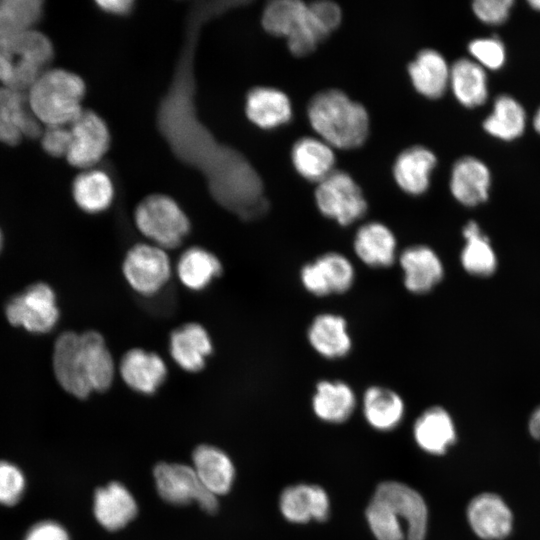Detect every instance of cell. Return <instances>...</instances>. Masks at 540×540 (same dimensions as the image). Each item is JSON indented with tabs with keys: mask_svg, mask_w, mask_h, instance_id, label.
<instances>
[{
	"mask_svg": "<svg viewBox=\"0 0 540 540\" xmlns=\"http://www.w3.org/2000/svg\"><path fill=\"white\" fill-rule=\"evenodd\" d=\"M291 158L297 172L309 181L319 183L334 171V152L323 140L313 137L299 139L292 147Z\"/></svg>",
	"mask_w": 540,
	"mask_h": 540,
	"instance_id": "obj_34",
	"label": "cell"
},
{
	"mask_svg": "<svg viewBox=\"0 0 540 540\" xmlns=\"http://www.w3.org/2000/svg\"><path fill=\"white\" fill-rule=\"evenodd\" d=\"M40 0L0 1V40L32 30L42 15Z\"/></svg>",
	"mask_w": 540,
	"mask_h": 540,
	"instance_id": "obj_38",
	"label": "cell"
},
{
	"mask_svg": "<svg viewBox=\"0 0 540 540\" xmlns=\"http://www.w3.org/2000/svg\"><path fill=\"white\" fill-rule=\"evenodd\" d=\"M468 519L475 533L483 539L495 540L507 536L512 527V515L500 497L481 494L468 506Z\"/></svg>",
	"mask_w": 540,
	"mask_h": 540,
	"instance_id": "obj_20",
	"label": "cell"
},
{
	"mask_svg": "<svg viewBox=\"0 0 540 540\" xmlns=\"http://www.w3.org/2000/svg\"><path fill=\"white\" fill-rule=\"evenodd\" d=\"M310 12L330 35L341 22V9L331 1H317L308 5Z\"/></svg>",
	"mask_w": 540,
	"mask_h": 540,
	"instance_id": "obj_44",
	"label": "cell"
},
{
	"mask_svg": "<svg viewBox=\"0 0 540 540\" xmlns=\"http://www.w3.org/2000/svg\"><path fill=\"white\" fill-rule=\"evenodd\" d=\"M534 127L535 130L540 133V109L537 111L535 117H534Z\"/></svg>",
	"mask_w": 540,
	"mask_h": 540,
	"instance_id": "obj_48",
	"label": "cell"
},
{
	"mask_svg": "<svg viewBox=\"0 0 540 540\" xmlns=\"http://www.w3.org/2000/svg\"><path fill=\"white\" fill-rule=\"evenodd\" d=\"M72 194L81 210L89 214H98L112 204L114 186L106 172L91 168L84 170L75 178Z\"/></svg>",
	"mask_w": 540,
	"mask_h": 540,
	"instance_id": "obj_33",
	"label": "cell"
},
{
	"mask_svg": "<svg viewBox=\"0 0 540 540\" xmlns=\"http://www.w3.org/2000/svg\"><path fill=\"white\" fill-rule=\"evenodd\" d=\"M279 508L283 517L292 523L323 522L330 514V500L321 486L301 483L283 489Z\"/></svg>",
	"mask_w": 540,
	"mask_h": 540,
	"instance_id": "obj_17",
	"label": "cell"
},
{
	"mask_svg": "<svg viewBox=\"0 0 540 540\" xmlns=\"http://www.w3.org/2000/svg\"><path fill=\"white\" fill-rule=\"evenodd\" d=\"M307 114L313 129L332 147L354 149L368 136L366 109L340 90L328 89L314 95Z\"/></svg>",
	"mask_w": 540,
	"mask_h": 540,
	"instance_id": "obj_3",
	"label": "cell"
},
{
	"mask_svg": "<svg viewBox=\"0 0 540 540\" xmlns=\"http://www.w3.org/2000/svg\"><path fill=\"white\" fill-rule=\"evenodd\" d=\"M528 3L532 8L540 11V0H530Z\"/></svg>",
	"mask_w": 540,
	"mask_h": 540,
	"instance_id": "obj_49",
	"label": "cell"
},
{
	"mask_svg": "<svg viewBox=\"0 0 540 540\" xmlns=\"http://www.w3.org/2000/svg\"><path fill=\"white\" fill-rule=\"evenodd\" d=\"M353 249L367 266L385 268L391 266L396 259L397 240L383 223L368 222L357 230Z\"/></svg>",
	"mask_w": 540,
	"mask_h": 540,
	"instance_id": "obj_22",
	"label": "cell"
},
{
	"mask_svg": "<svg viewBox=\"0 0 540 540\" xmlns=\"http://www.w3.org/2000/svg\"><path fill=\"white\" fill-rule=\"evenodd\" d=\"M355 406L354 391L347 383L339 380H322L316 385L312 409L322 421L343 423L350 418Z\"/></svg>",
	"mask_w": 540,
	"mask_h": 540,
	"instance_id": "obj_29",
	"label": "cell"
},
{
	"mask_svg": "<svg viewBox=\"0 0 540 540\" xmlns=\"http://www.w3.org/2000/svg\"><path fill=\"white\" fill-rule=\"evenodd\" d=\"M315 200L319 211L347 226L364 216L367 202L360 187L346 172L334 170L318 183Z\"/></svg>",
	"mask_w": 540,
	"mask_h": 540,
	"instance_id": "obj_8",
	"label": "cell"
},
{
	"mask_svg": "<svg viewBox=\"0 0 540 540\" xmlns=\"http://www.w3.org/2000/svg\"><path fill=\"white\" fill-rule=\"evenodd\" d=\"M134 222L147 242L165 250L180 246L190 232V221L180 205L165 194H151L134 211Z\"/></svg>",
	"mask_w": 540,
	"mask_h": 540,
	"instance_id": "obj_6",
	"label": "cell"
},
{
	"mask_svg": "<svg viewBox=\"0 0 540 540\" xmlns=\"http://www.w3.org/2000/svg\"><path fill=\"white\" fill-rule=\"evenodd\" d=\"M24 540H70L67 531L54 521H41L33 525Z\"/></svg>",
	"mask_w": 540,
	"mask_h": 540,
	"instance_id": "obj_45",
	"label": "cell"
},
{
	"mask_svg": "<svg viewBox=\"0 0 540 540\" xmlns=\"http://www.w3.org/2000/svg\"><path fill=\"white\" fill-rule=\"evenodd\" d=\"M365 517L377 540H424L428 509L421 494L399 481H383L369 501Z\"/></svg>",
	"mask_w": 540,
	"mask_h": 540,
	"instance_id": "obj_2",
	"label": "cell"
},
{
	"mask_svg": "<svg viewBox=\"0 0 540 540\" xmlns=\"http://www.w3.org/2000/svg\"><path fill=\"white\" fill-rule=\"evenodd\" d=\"M8 321L30 332L45 333L53 329L59 319V310L52 288L36 283L12 298L6 306Z\"/></svg>",
	"mask_w": 540,
	"mask_h": 540,
	"instance_id": "obj_10",
	"label": "cell"
},
{
	"mask_svg": "<svg viewBox=\"0 0 540 540\" xmlns=\"http://www.w3.org/2000/svg\"><path fill=\"white\" fill-rule=\"evenodd\" d=\"M192 459L193 469L210 492L218 496L230 490L235 469L230 458L222 450L201 445L194 450Z\"/></svg>",
	"mask_w": 540,
	"mask_h": 540,
	"instance_id": "obj_31",
	"label": "cell"
},
{
	"mask_svg": "<svg viewBox=\"0 0 540 540\" xmlns=\"http://www.w3.org/2000/svg\"><path fill=\"white\" fill-rule=\"evenodd\" d=\"M219 258L206 248L192 246L179 256L175 273L180 283L191 291L206 289L222 273Z\"/></svg>",
	"mask_w": 540,
	"mask_h": 540,
	"instance_id": "obj_27",
	"label": "cell"
},
{
	"mask_svg": "<svg viewBox=\"0 0 540 540\" xmlns=\"http://www.w3.org/2000/svg\"><path fill=\"white\" fill-rule=\"evenodd\" d=\"M41 137V144L45 152L54 157H66L71 144L69 126L46 127Z\"/></svg>",
	"mask_w": 540,
	"mask_h": 540,
	"instance_id": "obj_42",
	"label": "cell"
},
{
	"mask_svg": "<svg viewBox=\"0 0 540 540\" xmlns=\"http://www.w3.org/2000/svg\"><path fill=\"white\" fill-rule=\"evenodd\" d=\"M69 128L71 144L66 155L68 163L83 170L93 168L110 146L107 124L94 111L84 109Z\"/></svg>",
	"mask_w": 540,
	"mask_h": 540,
	"instance_id": "obj_11",
	"label": "cell"
},
{
	"mask_svg": "<svg viewBox=\"0 0 540 540\" xmlns=\"http://www.w3.org/2000/svg\"><path fill=\"white\" fill-rule=\"evenodd\" d=\"M303 287L315 296L341 294L355 279L351 261L338 252H328L304 265L300 272Z\"/></svg>",
	"mask_w": 540,
	"mask_h": 540,
	"instance_id": "obj_12",
	"label": "cell"
},
{
	"mask_svg": "<svg viewBox=\"0 0 540 540\" xmlns=\"http://www.w3.org/2000/svg\"><path fill=\"white\" fill-rule=\"evenodd\" d=\"M53 370L60 386L74 397L84 399L92 393L84 373L80 333L65 331L58 336L53 349Z\"/></svg>",
	"mask_w": 540,
	"mask_h": 540,
	"instance_id": "obj_13",
	"label": "cell"
},
{
	"mask_svg": "<svg viewBox=\"0 0 540 540\" xmlns=\"http://www.w3.org/2000/svg\"><path fill=\"white\" fill-rule=\"evenodd\" d=\"M86 380L92 392L108 390L116 375L114 358L104 337L95 330L80 333Z\"/></svg>",
	"mask_w": 540,
	"mask_h": 540,
	"instance_id": "obj_19",
	"label": "cell"
},
{
	"mask_svg": "<svg viewBox=\"0 0 540 540\" xmlns=\"http://www.w3.org/2000/svg\"><path fill=\"white\" fill-rule=\"evenodd\" d=\"M118 373L130 389L150 395L165 382L168 370L159 354L143 348H132L121 357Z\"/></svg>",
	"mask_w": 540,
	"mask_h": 540,
	"instance_id": "obj_14",
	"label": "cell"
},
{
	"mask_svg": "<svg viewBox=\"0 0 540 540\" xmlns=\"http://www.w3.org/2000/svg\"><path fill=\"white\" fill-rule=\"evenodd\" d=\"M363 413L372 428L387 432L401 423L405 405L397 392L382 386H371L363 396Z\"/></svg>",
	"mask_w": 540,
	"mask_h": 540,
	"instance_id": "obj_32",
	"label": "cell"
},
{
	"mask_svg": "<svg viewBox=\"0 0 540 540\" xmlns=\"http://www.w3.org/2000/svg\"><path fill=\"white\" fill-rule=\"evenodd\" d=\"M83 79L64 69H48L28 90L27 100L37 120L49 126H69L83 112Z\"/></svg>",
	"mask_w": 540,
	"mask_h": 540,
	"instance_id": "obj_4",
	"label": "cell"
},
{
	"mask_svg": "<svg viewBox=\"0 0 540 540\" xmlns=\"http://www.w3.org/2000/svg\"><path fill=\"white\" fill-rule=\"evenodd\" d=\"M413 436L422 450L433 455L444 454L456 439L453 421L441 407H431L419 415Z\"/></svg>",
	"mask_w": 540,
	"mask_h": 540,
	"instance_id": "obj_30",
	"label": "cell"
},
{
	"mask_svg": "<svg viewBox=\"0 0 540 540\" xmlns=\"http://www.w3.org/2000/svg\"><path fill=\"white\" fill-rule=\"evenodd\" d=\"M0 247H1V233H0Z\"/></svg>",
	"mask_w": 540,
	"mask_h": 540,
	"instance_id": "obj_50",
	"label": "cell"
},
{
	"mask_svg": "<svg viewBox=\"0 0 540 540\" xmlns=\"http://www.w3.org/2000/svg\"><path fill=\"white\" fill-rule=\"evenodd\" d=\"M525 122V110L520 103L509 95H501L495 100L493 112L484 120L483 127L490 135L509 141L523 133Z\"/></svg>",
	"mask_w": 540,
	"mask_h": 540,
	"instance_id": "obj_36",
	"label": "cell"
},
{
	"mask_svg": "<svg viewBox=\"0 0 540 540\" xmlns=\"http://www.w3.org/2000/svg\"><path fill=\"white\" fill-rule=\"evenodd\" d=\"M468 50L480 66L491 70L501 68L505 62V47L497 38L475 39L470 42Z\"/></svg>",
	"mask_w": 540,
	"mask_h": 540,
	"instance_id": "obj_41",
	"label": "cell"
},
{
	"mask_svg": "<svg viewBox=\"0 0 540 540\" xmlns=\"http://www.w3.org/2000/svg\"><path fill=\"white\" fill-rule=\"evenodd\" d=\"M172 271L167 250L149 242L131 246L122 262L124 279L143 297L159 294L169 283Z\"/></svg>",
	"mask_w": 540,
	"mask_h": 540,
	"instance_id": "obj_7",
	"label": "cell"
},
{
	"mask_svg": "<svg viewBox=\"0 0 540 540\" xmlns=\"http://www.w3.org/2000/svg\"><path fill=\"white\" fill-rule=\"evenodd\" d=\"M307 4L299 0H276L268 3L262 14V26L274 36L288 38L304 22Z\"/></svg>",
	"mask_w": 540,
	"mask_h": 540,
	"instance_id": "obj_37",
	"label": "cell"
},
{
	"mask_svg": "<svg viewBox=\"0 0 540 540\" xmlns=\"http://www.w3.org/2000/svg\"><path fill=\"white\" fill-rule=\"evenodd\" d=\"M307 338L312 348L327 359L342 358L352 347L346 320L337 314L317 315L308 328Z\"/></svg>",
	"mask_w": 540,
	"mask_h": 540,
	"instance_id": "obj_24",
	"label": "cell"
},
{
	"mask_svg": "<svg viewBox=\"0 0 540 540\" xmlns=\"http://www.w3.org/2000/svg\"><path fill=\"white\" fill-rule=\"evenodd\" d=\"M94 514L97 521L108 530L126 526L137 514V504L125 486L112 482L96 490Z\"/></svg>",
	"mask_w": 540,
	"mask_h": 540,
	"instance_id": "obj_26",
	"label": "cell"
},
{
	"mask_svg": "<svg viewBox=\"0 0 540 540\" xmlns=\"http://www.w3.org/2000/svg\"><path fill=\"white\" fill-rule=\"evenodd\" d=\"M25 486V477L17 466L0 461V504L15 505L23 496Z\"/></svg>",
	"mask_w": 540,
	"mask_h": 540,
	"instance_id": "obj_40",
	"label": "cell"
},
{
	"mask_svg": "<svg viewBox=\"0 0 540 540\" xmlns=\"http://www.w3.org/2000/svg\"><path fill=\"white\" fill-rule=\"evenodd\" d=\"M169 354L176 365L189 373L201 371L213 352V342L206 328L196 322L175 328L168 342Z\"/></svg>",
	"mask_w": 540,
	"mask_h": 540,
	"instance_id": "obj_16",
	"label": "cell"
},
{
	"mask_svg": "<svg viewBox=\"0 0 540 540\" xmlns=\"http://www.w3.org/2000/svg\"><path fill=\"white\" fill-rule=\"evenodd\" d=\"M513 4V0H476L472 8L482 22L501 24L508 18Z\"/></svg>",
	"mask_w": 540,
	"mask_h": 540,
	"instance_id": "obj_43",
	"label": "cell"
},
{
	"mask_svg": "<svg viewBox=\"0 0 540 540\" xmlns=\"http://www.w3.org/2000/svg\"><path fill=\"white\" fill-rule=\"evenodd\" d=\"M491 177L488 167L474 157H463L453 166L450 189L465 206L478 205L488 198Z\"/></svg>",
	"mask_w": 540,
	"mask_h": 540,
	"instance_id": "obj_23",
	"label": "cell"
},
{
	"mask_svg": "<svg viewBox=\"0 0 540 540\" xmlns=\"http://www.w3.org/2000/svg\"><path fill=\"white\" fill-rule=\"evenodd\" d=\"M408 73L415 89L431 99L441 97L450 82V69L446 60L433 49L420 51L409 64Z\"/></svg>",
	"mask_w": 540,
	"mask_h": 540,
	"instance_id": "obj_28",
	"label": "cell"
},
{
	"mask_svg": "<svg viewBox=\"0 0 540 540\" xmlns=\"http://www.w3.org/2000/svg\"><path fill=\"white\" fill-rule=\"evenodd\" d=\"M466 245L461 253V262L466 271L476 275L491 274L496 267L495 254L488 239L483 236L475 222L463 229Z\"/></svg>",
	"mask_w": 540,
	"mask_h": 540,
	"instance_id": "obj_39",
	"label": "cell"
},
{
	"mask_svg": "<svg viewBox=\"0 0 540 540\" xmlns=\"http://www.w3.org/2000/svg\"><path fill=\"white\" fill-rule=\"evenodd\" d=\"M218 16L210 3L191 8L185 38L170 85L157 108V128L174 156L205 178L212 198L245 221L268 210L260 175L235 148L220 143L198 117L195 104L194 55L200 29Z\"/></svg>",
	"mask_w": 540,
	"mask_h": 540,
	"instance_id": "obj_1",
	"label": "cell"
},
{
	"mask_svg": "<svg viewBox=\"0 0 540 540\" xmlns=\"http://www.w3.org/2000/svg\"><path fill=\"white\" fill-rule=\"evenodd\" d=\"M405 288L414 294L429 292L443 277V265L428 246L415 245L399 255Z\"/></svg>",
	"mask_w": 540,
	"mask_h": 540,
	"instance_id": "obj_18",
	"label": "cell"
},
{
	"mask_svg": "<svg viewBox=\"0 0 540 540\" xmlns=\"http://www.w3.org/2000/svg\"><path fill=\"white\" fill-rule=\"evenodd\" d=\"M245 112L253 124L268 130L288 123L292 117L289 98L272 87L252 88L246 95Z\"/></svg>",
	"mask_w": 540,
	"mask_h": 540,
	"instance_id": "obj_21",
	"label": "cell"
},
{
	"mask_svg": "<svg viewBox=\"0 0 540 540\" xmlns=\"http://www.w3.org/2000/svg\"><path fill=\"white\" fill-rule=\"evenodd\" d=\"M436 157L429 149L413 146L402 151L395 160L393 176L406 193L420 195L429 187Z\"/></svg>",
	"mask_w": 540,
	"mask_h": 540,
	"instance_id": "obj_25",
	"label": "cell"
},
{
	"mask_svg": "<svg viewBox=\"0 0 540 540\" xmlns=\"http://www.w3.org/2000/svg\"><path fill=\"white\" fill-rule=\"evenodd\" d=\"M449 83L457 100L466 107L479 106L488 97L486 73L472 60L462 58L454 62Z\"/></svg>",
	"mask_w": 540,
	"mask_h": 540,
	"instance_id": "obj_35",
	"label": "cell"
},
{
	"mask_svg": "<svg viewBox=\"0 0 540 540\" xmlns=\"http://www.w3.org/2000/svg\"><path fill=\"white\" fill-rule=\"evenodd\" d=\"M529 429L534 438L540 439V407L533 412L529 422Z\"/></svg>",
	"mask_w": 540,
	"mask_h": 540,
	"instance_id": "obj_47",
	"label": "cell"
},
{
	"mask_svg": "<svg viewBox=\"0 0 540 540\" xmlns=\"http://www.w3.org/2000/svg\"><path fill=\"white\" fill-rule=\"evenodd\" d=\"M53 46L41 32L28 30L0 40V83L26 93L48 70Z\"/></svg>",
	"mask_w": 540,
	"mask_h": 540,
	"instance_id": "obj_5",
	"label": "cell"
},
{
	"mask_svg": "<svg viewBox=\"0 0 540 540\" xmlns=\"http://www.w3.org/2000/svg\"><path fill=\"white\" fill-rule=\"evenodd\" d=\"M42 124L31 112L27 94L0 86V141L16 145L22 137L42 135Z\"/></svg>",
	"mask_w": 540,
	"mask_h": 540,
	"instance_id": "obj_15",
	"label": "cell"
},
{
	"mask_svg": "<svg viewBox=\"0 0 540 540\" xmlns=\"http://www.w3.org/2000/svg\"><path fill=\"white\" fill-rule=\"evenodd\" d=\"M154 478L159 495L168 503L186 505L197 502L209 513L218 508L216 495L202 484L193 467L160 463L154 469Z\"/></svg>",
	"mask_w": 540,
	"mask_h": 540,
	"instance_id": "obj_9",
	"label": "cell"
},
{
	"mask_svg": "<svg viewBox=\"0 0 540 540\" xmlns=\"http://www.w3.org/2000/svg\"><path fill=\"white\" fill-rule=\"evenodd\" d=\"M96 4L102 11L114 16L129 15L134 8V2L131 0H104L97 1Z\"/></svg>",
	"mask_w": 540,
	"mask_h": 540,
	"instance_id": "obj_46",
	"label": "cell"
}]
</instances>
